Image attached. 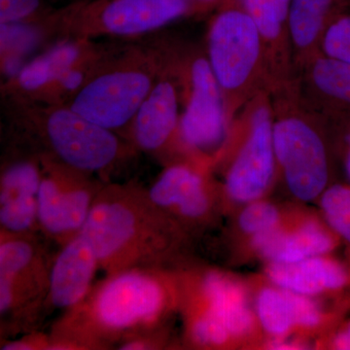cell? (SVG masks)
<instances>
[{"mask_svg":"<svg viewBox=\"0 0 350 350\" xmlns=\"http://www.w3.org/2000/svg\"><path fill=\"white\" fill-rule=\"evenodd\" d=\"M179 284L167 269L105 275L84 300L54 322L49 350L117 349L135 336L165 326L180 300Z\"/></svg>","mask_w":350,"mask_h":350,"instance_id":"6da1fadb","label":"cell"},{"mask_svg":"<svg viewBox=\"0 0 350 350\" xmlns=\"http://www.w3.org/2000/svg\"><path fill=\"white\" fill-rule=\"evenodd\" d=\"M105 275L133 269H167L180 248L183 230L163 213L148 189L107 181L94 200L81 234Z\"/></svg>","mask_w":350,"mask_h":350,"instance_id":"7a4b0ae2","label":"cell"},{"mask_svg":"<svg viewBox=\"0 0 350 350\" xmlns=\"http://www.w3.org/2000/svg\"><path fill=\"white\" fill-rule=\"evenodd\" d=\"M11 140L39 157L93 175L107 176L135 147L114 131L96 125L66 105L5 98Z\"/></svg>","mask_w":350,"mask_h":350,"instance_id":"3957f363","label":"cell"},{"mask_svg":"<svg viewBox=\"0 0 350 350\" xmlns=\"http://www.w3.org/2000/svg\"><path fill=\"white\" fill-rule=\"evenodd\" d=\"M163 66L158 43L118 44L66 107L129 142L133 118Z\"/></svg>","mask_w":350,"mask_h":350,"instance_id":"277c9868","label":"cell"},{"mask_svg":"<svg viewBox=\"0 0 350 350\" xmlns=\"http://www.w3.org/2000/svg\"><path fill=\"white\" fill-rule=\"evenodd\" d=\"M41 234L0 231V338L36 331L47 317L52 254Z\"/></svg>","mask_w":350,"mask_h":350,"instance_id":"5b68a950","label":"cell"},{"mask_svg":"<svg viewBox=\"0 0 350 350\" xmlns=\"http://www.w3.org/2000/svg\"><path fill=\"white\" fill-rule=\"evenodd\" d=\"M206 57L232 115L258 88L271 86L264 44L256 25L238 4L223 3L207 33Z\"/></svg>","mask_w":350,"mask_h":350,"instance_id":"8992f818","label":"cell"},{"mask_svg":"<svg viewBox=\"0 0 350 350\" xmlns=\"http://www.w3.org/2000/svg\"><path fill=\"white\" fill-rule=\"evenodd\" d=\"M198 14L186 0H76L66 6L59 39L133 40Z\"/></svg>","mask_w":350,"mask_h":350,"instance_id":"52a82bcc","label":"cell"},{"mask_svg":"<svg viewBox=\"0 0 350 350\" xmlns=\"http://www.w3.org/2000/svg\"><path fill=\"white\" fill-rule=\"evenodd\" d=\"M162 48L177 80L185 87L179 140L189 150L211 153L224 142L230 124L224 94L211 64L198 51L180 55L167 44H163Z\"/></svg>","mask_w":350,"mask_h":350,"instance_id":"ba28073f","label":"cell"},{"mask_svg":"<svg viewBox=\"0 0 350 350\" xmlns=\"http://www.w3.org/2000/svg\"><path fill=\"white\" fill-rule=\"evenodd\" d=\"M39 232L62 247L81 234L94 200L107 181L40 157Z\"/></svg>","mask_w":350,"mask_h":350,"instance_id":"9c48e42d","label":"cell"},{"mask_svg":"<svg viewBox=\"0 0 350 350\" xmlns=\"http://www.w3.org/2000/svg\"><path fill=\"white\" fill-rule=\"evenodd\" d=\"M273 122L275 159L295 197L312 200L325 190L329 180L328 157L323 139L297 109H287Z\"/></svg>","mask_w":350,"mask_h":350,"instance_id":"30bf717a","label":"cell"},{"mask_svg":"<svg viewBox=\"0 0 350 350\" xmlns=\"http://www.w3.org/2000/svg\"><path fill=\"white\" fill-rule=\"evenodd\" d=\"M41 179L40 157L11 140L0 172V231L40 234L38 197Z\"/></svg>","mask_w":350,"mask_h":350,"instance_id":"8fae6325","label":"cell"},{"mask_svg":"<svg viewBox=\"0 0 350 350\" xmlns=\"http://www.w3.org/2000/svg\"><path fill=\"white\" fill-rule=\"evenodd\" d=\"M271 114L265 101L251 111L250 133L226 177V191L237 202H254L273 179L276 159Z\"/></svg>","mask_w":350,"mask_h":350,"instance_id":"7c38bea8","label":"cell"},{"mask_svg":"<svg viewBox=\"0 0 350 350\" xmlns=\"http://www.w3.org/2000/svg\"><path fill=\"white\" fill-rule=\"evenodd\" d=\"M163 57L162 70L138 108L129 133V142L135 150L152 156L163 155L175 138L179 139V83L163 53Z\"/></svg>","mask_w":350,"mask_h":350,"instance_id":"4fadbf2b","label":"cell"},{"mask_svg":"<svg viewBox=\"0 0 350 350\" xmlns=\"http://www.w3.org/2000/svg\"><path fill=\"white\" fill-rule=\"evenodd\" d=\"M110 43L92 39H59L23 66L2 86L4 98L33 100L64 72L105 49Z\"/></svg>","mask_w":350,"mask_h":350,"instance_id":"5bb4252c","label":"cell"},{"mask_svg":"<svg viewBox=\"0 0 350 350\" xmlns=\"http://www.w3.org/2000/svg\"><path fill=\"white\" fill-rule=\"evenodd\" d=\"M148 189L157 206L179 225L206 220L213 207L208 184L199 170L187 163L167 165Z\"/></svg>","mask_w":350,"mask_h":350,"instance_id":"9a60e30c","label":"cell"},{"mask_svg":"<svg viewBox=\"0 0 350 350\" xmlns=\"http://www.w3.org/2000/svg\"><path fill=\"white\" fill-rule=\"evenodd\" d=\"M100 262L93 246L82 234L59 247L53 260L46 314L66 312L84 300L94 285Z\"/></svg>","mask_w":350,"mask_h":350,"instance_id":"2e32d148","label":"cell"},{"mask_svg":"<svg viewBox=\"0 0 350 350\" xmlns=\"http://www.w3.org/2000/svg\"><path fill=\"white\" fill-rule=\"evenodd\" d=\"M197 291V300L192 304L189 317H211L222 324L231 337L251 330L252 313L238 283L217 271H209L198 283Z\"/></svg>","mask_w":350,"mask_h":350,"instance_id":"e0dca14e","label":"cell"},{"mask_svg":"<svg viewBox=\"0 0 350 350\" xmlns=\"http://www.w3.org/2000/svg\"><path fill=\"white\" fill-rule=\"evenodd\" d=\"M236 4L250 16L260 32L271 86L285 84L291 61L288 31L290 0H236Z\"/></svg>","mask_w":350,"mask_h":350,"instance_id":"ac0fdd59","label":"cell"},{"mask_svg":"<svg viewBox=\"0 0 350 350\" xmlns=\"http://www.w3.org/2000/svg\"><path fill=\"white\" fill-rule=\"evenodd\" d=\"M268 275L280 289L305 296L340 289L349 280L338 262L320 256L295 262H271Z\"/></svg>","mask_w":350,"mask_h":350,"instance_id":"d6986e66","label":"cell"},{"mask_svg":"<svg viewBox=\"0 0 350 350\" xmlns=\"http://www.w3.org/2000/svg\"><path fill=\"white\" fill-rule=\"evenodd\" d=\"M253 244L271 262H295L320 256L333 250L334 241L319 225L308 222L287 234L273 228L255 234Z\"/></svg>","mask_w":350,"mask_h":350,"instance_id":"ffe728a7","label":"cell"},{"mask_svg":"<svg viewBox=\"0 0 350 350\" xmlns=\"http://www.w3.org/2000/svg\"><path fill=\"white\" fill-rule=\"evenodd\" d=\"M333 0H290L288 31L292 48L300 61L308 63L319 54Z\"/></svg>","mask_w":350,"mask_h":350,"instance_id":"44dd1931","label":"cell"},{"mask_svg":"<svg viewBox=\"0 0 350 350\" xmlns=\"http://www.w3.org/2000/svg\"><path fill=\"white\" fill-rule=\"evenodd\" d=\"M306 66L317 96L350 105V64L317 54Z\"/></svg>","mask_w":350,"mask_h":350,"instance_id":"7402d4cb","label":"cell"},{"mask_svg":"<svg viewBox=\"0 0 350 350\" xmlns=\"http://www.w3.org/2000/svg\"><path fill=\"white\" fill-rule=\"evenodd\" d=\"M257 312L265 330L275 337L284 336L296 325L289 291L273 288L262 290L258 298Z\"/></svg>","mask_w":350,"mask_h":350,"instance_id":"603a6c76","label":"cell"},{"mask_svg":"<svg viewBox=\"0 0 350 350\" xmlns=\"http://www.w3.org/2000/svg\"><path fill=\"white\" fill-rule=\"evenodd\" d=\"M321 207L329 225L350 245V187L336 185L322 193Z\"/></svg>","mask_w":350,"mask_h":350,"instance_id":"cb8c5ba5","label":"cell"},{"mask_svg":"<svg viewBox=\"0 0 350 350\" xmlns=\"http://www.w3.org/2000/svg\"><path fill=\"white\" fill-rule=\"evenodd\" d=\"M54 10L48 0H0V25L36 22Z\"/></svg>","mask_w":350,"mask_h":350,"instance_id":"d4e9b609","label":"cell"},{"mask_svg":"<svg viewBox=\"0 0 350 350\" xmlns=\"http://www.w3.org/2000/svg\"><path fill=\"white\" fill-rule=\"evenodd\" d=\"M320 44L324 56L350 64V16L326 25Z\"/></svg>","mask_w":350,"mask_h":350,"instance_id":"484cf974","label":"cell"},{"mask_svg":"<svg viewBox=\"0 0 350 350\" xmlns=\"http://www.w3.org/2000/svg\"><path fill=\"white\" fill-rule=\"evenodd\" d=\"M278 222V209L269 202H252L239 216L241 229L254 236L273 229Z\"/></svg>","mask_w":350,"mask_h":350,"instance_id":"4316f807","label":"cell"},{"mask_svg":"<svg viewBox=\"0 0 350 350\" xmlns=\"http://www.w3.org/2000/svg\"><path fill=\"white\" fill-rule=\"evenodd\" d=\"M167 334L165 326L145 332L118 345L119 350H156L165 349Z\"/></svg>","mask_w":350,"mask_h":350,"instance_id":"83f0119b","label":"cell"},{"mask_svg":"<svg viewBox=\"0 0 350 350\" xmlns=\"http://www.w3.org/2000/svg\"><path fill=\"white\" fill-rule=\"evenodd\" d=\"M291 301L293 305L295 323L303 327H314L321 320L320 308L314 301L305 295L292 293Z\"/></svg>","mask_w":350,"mask_h":350,"instance_id":"f1b7e54d","label":"cell"},{"mask_svg":"<svg viewBox=\"0 0 350 350\" xmlns=\"http://www.w3.org/2000/svg\"><path fill=\"white\" fill-rule=\"evenodd\" d=\"M49 334L38 330L23 334L10 340H1V350H49Z\"/></svg>","mask_w":350,"mask_h":350,"instance_id":"f546056e","label":"cell"},{"mask_svg":"<svg viewBox=\"0 0 350 350\" xmlns=\"http://www.w3.org/2000/svg\"><path fill=\"white\" fill-rule=\"evenodd\" d=\"M333 345L337 349L350 350V321L334 338Z\"/></svg>","mask_w":350,"mask_h":350,"instance_id":"4dcf8cb0","label":"cell"},{"mask_svg":"<svg viewBox=\"0 0 350 350\" xmlns=\"http://www.w3.org/2000/svg\"><path fill=\"white\" fill-rule=\"evenodd\" d=\"M189 3L195 7L198 13H206L211 10L214 7L223 5L226 0H186Z\"/></svg>","mask_w":350,"mask_h":350,"instance_id":"1f68e13d","label":"cell"},{"mask_svg":"<svg viewBox=\"0 0 350 350\" xmlns=\"http://www.w3.org/2000/svg\"><path fill=\"white\" fill-rule=\"evenodd\" d=\"M345 170H347V178L350 181V133L349 135V147H347V159H345Z\"/></svg>","mask_w":350,"mask_h":350,"instance_id":"d6a6232c","label":"cell"}]
</instances>
